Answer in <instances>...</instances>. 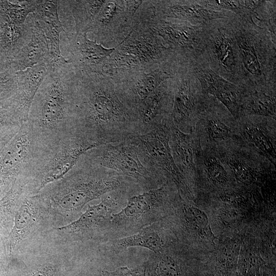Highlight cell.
Masks as SVG:
<instances>
[{"label":"cell","mask_w":276,"mask_h":276,"mask_svg":"<svg viewBox=\"0 0 276 276\" xmlns=\"http://www.w3.org/2000/svg\"><path fill=\"white\" fill-rule=\"evenodd\" d=\"M162 21L158 30L160 35L173 48L181 50L188 62L200 59L206 41V25Z\"/></svg>","instance_id":"obj_15"},{"label":"cell","mask_w":276,"mask_h":276,"mask_svg":"<svg viewBox=\"0 0 276 276\" xmlns=\"http://www.w3.org/2000/svg\"><path fill=\"white\" fill-rule=\"evenodd\" d=\"M144 267L146 276H189L181 261L163 250L151 256Z\"/></svg>","instance_id":"obj_28"},{"label":"cell","mask_w":276,"mask_h":276,"mask_svg":"<svg viewBox=\"0 0 276 276\" xmlns=\"http://www.w3.org/2000/svg\"><path fill=\"white\" fill-rule=\"evenodd\" d=\"M69 62L50 70L30 108L28 123L45 144L75 135L74 95L77 82Z\"/></svg>","instance_id":"obj_3"},{"label":"cell","mask_w":276,"mask_h":276,"mask_svg":"<svg viewBox=\"0 0 276 276\" xmlns=\"http://www.w3.org/2000/svg\"><path fill=\"white\" fill-rule=\"evenodd\" d=\"M44 208L39 194L25 192L17 206L10 235V249H14L31 233L36 223L38 211Z\"/></svg>","instance_id":"obj_23"},{"label":"cell","mask_w":276,"mask_h":276,"mask_svg":"<svg viewBox=\"0 0 276 276\" xmlns=\"http://www.w3.org/2000/svg\"><path fill=\"white\" fill-rule=\"evenodd\" d=\"M232 25L247 80L245 89L276 92L275 36L236 15Z\"/></svg>","instance_id":"obj_4"},{"label":"cell","mask_w":276,"mask_h":276,"mask_svg":"<svg viewBox=\"0 0 276 276\" xmlns=\"http://www.w3.org/2000/svg\"><path fill=\"white\" fill-rule=\"evenodd\" d=\"M175 2L166 6L164 15L194 25H206L214 20L231 18L236 15L211 4L209 1Z\"/></svg>","instance_id":"obj_21"},{"label":"cell","mask_w":276,"mask_h":276,"mask_svg":"<svg viewBox=\"0 0 276 276\" xmlns=\"http://www.w3.org/2000/svg\"><path fill=\"white\" fill-rule=\"evenodd\" d=\"M26 184L19 178L15 181L10 190L0 200V225L6 219L10 211L16 208L18 202L26 192Z\"/></svg>","instance_id":"obj_32"},{"label":"cell","mask_w":276,"mask_h":276,"mask_svg":"<svg viewBox=\"0 0 276 276\" xmlns=\"http://www.w3.org/2000/svg\"><path fill=\"white\" fill-rule=\"evenodd\" d=\"M65 34L68 41V50L71 55L67 60L72 65L83 69L93 70L114 50L105 48L101 44L89 40L86 32L75 36L69 33Z\"/></svg>","instance_id":"obj_24"},{"label":"cell","mask_w":276,"mask_h":276,"mask_svg":"<svg viewBox=\"0 0 276 276\" xmlns=\"http://www.w3.org/2000/svg\"><path fill=\"white\" fill-rule=\"evenodd\" d=\"M197 181L201 180L219 195L237 186L230 172L213 151L199 148L195 159Z\"/></svg>","instance_id":"obj_20"},{"label":"cell","mask_w":276,"mask_h":276,"mask_svg":"<svg viewBox=\"0 0 276 276\" xmlns=\"http://www.w3.org/2000/svg\"><path fill=\"white\" fill-rule=\"evenodd\" d=\"M235 276H239V275L237 274H236Z\"/></svg>","instance_id":"obj_40"},{"label":"cell","mask_w":276,"mask_h":276,"mask_svg":"<svg viewBox=\"0 0 276 276\" xmlns=\"http://www.w3.org/2000/svg\"><path fill=\"white\" fill-rule=\"evenodd\" d=\"M103 276H146L144 266L129 269L121 267L112 271H103Z\"/></svg>","instance_id":"obj_34"},{"label":"cell","mask_w":276,"mask_h":276,"mask_svg":"<svg viewBox=\"0 0 276 276\" xmlns=\"http://www.w3.org/2000/svg\"><path fill=\"white\" fill-rule=\"evenodd\" d=\"M179 195L175 187L167 182L128 197L126 206L113 215L109 238L110 236L119 238L131 235L156 222L162 212Z\"/></svg>","instance_id":"obj_7"},{"label":"cell","mask_w":276,"mask_h":276,"mask_svg":"<svg viewBox=\"0 0 276 276\" xmlns=\"http://www.w3.org/2000/svg\"><path fill=\"white\" fill-rule=\"evenodd\" d=\"M268 272H265L264 276H275L274 272L271 269Z\"/></svg>","instance_id":"obj_38"},{"label":"cell","mask_w":276,"mask_h":276,"mask_svg":"<svg viewBox=\"0 0 276 276\" xmlns=\"http://www.w3.org/2000/svg\"><path fill=\"white\" fill-rule=\"evenodd\" d=\"M233 18L206 25V45L200 59L217 75L245 89L247 80L232 28Z\"/></svg>","instance_id":"obj_8"},{"label":"cell","mask_w":276,"mask_h":276,"mask_svg":"<svg viewBox=\"0 0 276 276\" xmlns=\"http://www.w3.org/2000/svg\"><path fill=\"white\" fill-rule=\"evenodd\" d=\"M128 190L120 189L106 194L99 204L88 205L76 220L56 229L75 241L109 239L113 212L120 208L121 201L128 195Z\"/></svg>","instance_id":"obj_13"},{"label":"cell","mask_w":276,"mask_h":276,"mask_svg":"<svg viewBox=\"0 0 276 276\" xmlns=\"http://www.w3.org/2000/svg\"><path fill=\"white\" fill-rule=\"evenodd\" d=\"M14 124L21 125V124L10 109L0 107V129Z\"/></svg>","instance_id":"obj_35"},{"label":"cell","mask_w":276,"mask_h":276,"mask_svg":"<svg viewBox=\"0 0 276 276\" xmlns=\"http://www.w3.org/2000/svg\"><path fill=\"white\" fill-rule=\"evenodd\" d=\"M192 132L200 148L211 151L220 150L241 140L237 121L211 95Z\"/></svg>","instance_id":"obj_12"},{"label":"cell","mask_w":276,"mask_h":276,"mask_svg":"<svg viewBox=\"0 0 276 276\" xmlns=\"http://www.w3.org/2000/svg\"><path fill=\"white\" fill-rule=\"evenodd\" d=\"M102 1H57L59 14H71L77 31L85 30V25L95 17L103 5Z\"/></svg>","instance_id":"obj_27"},{"label":"cell","mask_w":276,"mask_h":276,"mask_svg":"<svg viewBox=\"0 0 276 276\" xmlns=\"http://www.w3.org/2000/svg\"><path fill=\"white\" fill-rule=\"evenodd\" d=\"M81 157L91 164L113 170L134 180L146 191L168 182L146 163L129 137L91 148Z\"/></svg>","instance_id":"obj_6"},{"label":"cell","mask_w":276,"mask_h":276,"mask_svg":"<svg viewBox=\"0 0 276 276\" xmlns=\"http://www.w3.org/2000/svg\"><path fill=\"white\" fill-rule=\"evenodd\" d=\"M17 86L16 72L11 68L0 70V107L14 95Z\"/></svg>","instance_id":"obj_33"},{"label":"cell","mask_w":276,"mask_h":276,"mask_svg":"<svg viewBox=\"0 0 276 276\" xmlns=\"http://www.w3.org/2000/svg\"><path fill=\"white\" fill-rule=\"evenodd\" d=\"M41 146L27 121L0 152V198L10 190L13 183L23 177Z\"/></svg>","instance_id":"obj_11"},{"label":"cell","mask_w":276,"mask_h":276,"mask_svg":"<svg viewBox=\"0 0 276 276\" xmlns=\"http://www.w3.org/2000/svg\"><path fill=\"white\" fill-rule=\"evenodd\" d=\"M275 92L243 89L240 117L257 115L276 119Z\"/></svg>","instance_id":"obj_26"},{"label":"cell","mask_w":276,"mask_h":276,"mask_svg":"<svg viewBox=\"0 0 276 276\" xmlns=\"http://www.w3.org/2000/svg\"><path fill=\"white\" fill-rule=\"evenodd\" d=\"M48 73L45 64H37L16 72V90L3 107L12 110L21 124L27 121L33 99Z\"/></svg>","instance_id":"obj_18"},{"label":"cell","mask_w":276,"mask_h":276,"mask_svg":"<svg viewBox=\"0 0 276 276\" xmlns=\"http://www.w3.org/2000/svg\"><path fill=\"white\" fill-rule=\"evenodd\" d=\"M31 14L32 29L31 36L10 63L9 67L15 72L37 64H45L49 67L50 63L47 39L39 22Z\"/></svg>","instance_id":"obj_22"},{"label":"cell","mask_w":276,"mask_h":276,"mask_svg":"<svg viewBox=\"0 0 276 276\" xmlns=\"http://www.w3.org/2000/svg\"><path fill=\"white\" fill-rule=\"evenodd\" d=\"M6 23L4 14L0 6V27H2Z\"/></svg>","instance_id":"obj_37"},{"label":"cell","mask_w":276,"mask_h":276,"mask_svg":"<svg viewBox=\"0 0 276 276\" xmlns=\"http://www.w3.org/2000/svg\"><path fill=\"white\" fill-rule=\"evenodd\" d=\"M77 81L74 129L96 146L124 141L141 131L136 113L121 103L114 92L95 79Z\"/></svg>","instance_id":"obj_1"},{"label":"cell","mask_w":276,"mask_h":276,"mask_svg":"<svg viewBox=\"0 0 276 276\" xmlns=\"http://www.w3.org/2000/svg\"><path fill=\"white\" fill-rule=\"evenodd\" d=\"M136 186L134 180L91 164L80 157L65 175L46 186L39 194L45 209L72 220L81 215L89 201L112 191Z\"/></svg>","instance_id":"obj_2"},{"label":"cell","mask_w":276,"mask_h":276,"mask_svg":"<svg viewBox=\"0 0 276 276\" xmlns=\"http://www.w3.org/2000/svg\"><path fill=\"white\" fill-rule=\"evenodd\" d=\"M191 64L204 91L215 97L238 120L241 114L243 88L217 75L201 59Z\"/></svg>","instance_id":"obj_17"},{"label":"cell","mask_w":276,"mask_h":276,"mask_svg":"<svg viewBox=\"0 0 276 276\" xmlns=\"http://www.w3.org/2000/svg\"><path fill=\"white\" fill-rule=\"evenodd\" d=\"M38 1H0L6 23L23 25L27 17L33 13Z\"/></svg>","instance_id":"obj_31"},{"label":"cell","mask_w":276,"mask_h":276,"mask_svg":"<svg viewBox=\"0 0 276 276\" xmlns=\"http://www.w3.org/2000/svg\"><path fill=\"white\" fill-rule=\"evenodd\" d=\"M172 77L169 71L159 69L146 75L138 81L132 90L133 102L135 103L134 111L136 115L138 109L146 100L166 80Z\"/></svg>","instance_id":"obj_29"},{"label":"cell","mask_w":276,"mask_h":276,"mask_svg":"<svg viewBox=\"0 0 276 276\" xmlns=\"http://www.w3.org/2000/svg\"><path fill=\"white\" fill-rule=\"evenodd\" d=\"M186 227L204 240L213 241L215 237L212 231L208 216L194 205H186L182 209Z\"/></svg>","instance_id":"obj_30"},{"label":"cell","mask_w":276,"mask_h":276,"mask_svg":"<svg viewBox=\"0 0 276 276\" xmlns=\"http://www.w3.org/2000/svg\"><path fill=\"white\" fill-rule=\"evenodd\" d=\"M236 120L241 140L275 166V120L267 117L248 115Z\"/></svg>","instance_id":"obj_16"},{"label":"cell","mask_w":276,"mask_h":276,"mask_svg":"<svg viewBox=\"0 0 276 276\" xmlns=\"http://www.w3.org/2000/svg\"><path fill=\"white\" fill-rule=\"evenodd\" d=\"M96 147L75 135L43 144L23 178L27 192L37 194L48 185L61 178L83 154Z\"/></svg>","instance_id":"obj_5"},{"label":"cell","mask_w":276,"mask_h":276,"mask_svg":"<svg viewBox=\"0 0 276 276\" xmlns=\"http://www.w3.org/2000/svg\"><path fill=\"white\" fill-rule=\"evenodd\" d=\"M156 223L144 227L131 235L114 239L110 244L111 247L116 251L131 247H144L154 253L162 251L164 249L165 242Z\"/></svg>","instance_id":"obj_25"},{"label":"cell","mask_w":276,"mask_h":276,"mask_svg":"<svg viewBox=\"0 0 276 276\" xmlns=\"http://www.w3.org/2000/svg\"><path fill=\"white\" fill-rule=\"evenodd\" d=\"M3 69H6V68H3L0 66V70H3Z\"/></svg>","instance_id":"obj_39"},{"label":"cell","mask_w":276,"mask_h":276,"mask_svg":"<svg viewBox=\"0 0 276 276\" xmlns=\"http://www.w3.org/2000/svg\"><path fill=\"white\" fill-rule=\"evenodd\" d=\"M214 152L240 187L255 190L274 177L275 166L241 140Z\"/></svg>","instance_id":"obj_10"},{"label":"cell","mask_w":276,"mask_h":276,"mask_svg":"<svg viewBox=\"0 0 276 276\" xmlns=\"http://www.w3.org/2000/svg\"><path fill=\"white\" fill-rule=\"evenodd\" d=\"M171 119L157 124L147 131L129 137L137 147L146 163L168 182L174 185L182 198L193 195L177 168L170 146Z\"/></svg>","instance_id":"obj_9"},{"label":"cell","mask_w":276,"mask_h":276,"mask_svg":"<svg viewBox=\"0 0 276 276\" xmlns=\"http://www.w3.org/2000/svg\"><path fill=\"white\" fill-rule=\"evenodd\" d=\"M52 270L49 267H41L30 273L29 276H52Z\"/></svg>","instance_id":"obj_36"},{"label":"cell","mask_w":276,"mask_h":276,"mask_svg":"<svg viewBox=\"0 0 276 276\" xmlns=\"http://www.w3.org/2000/svg\"><path fill=\"white\" fill-rule=\"evenodd\" d=\"M170 146L175 164L193 195L197 182L195 159L199 145L193 133H186L171 125Z\"/></svg>","instance_id":"obj_19"},{"label":"cell","mask_w":276,"mask_h":276,"mask_svg":"<svg viewBox=\"0 0 276 276\" xmlns=\"http://www.w3.org/2000/svg\"><path fill=\"white\" fill-rule=\"evenodd\" d=\"M185 72L174 88L171 118L177 128L189 133L193 131L210 95L203 89L191 62L187 63Z\"/></svg>","instance_id":"obj_14"}]
</instances>
